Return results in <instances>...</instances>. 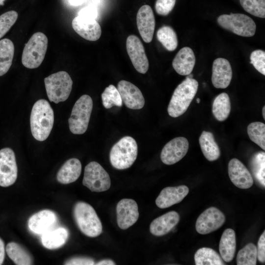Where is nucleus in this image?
<instances>
[{"mask_svg": "<svg viewBox=\"0 0 265 265\" xmlns=\"http://www.w3.org/2000/svg\"><path fill=\"white\" fill-rule=\"evenodd\" d=\"M54 122L53 111L46 100L36 101L31 111L30 129L32 136L38 141L45 140L50 134Z\"/></svg>", "mask_w": 265, "mask_h": 265, "instance_id": "nucleus-1", "label": "nucleus"}, {"mask_svg": "<svg viewBox=\"0 0 265 265\" xmlns=\"http://www.w3.org/2000/svg\"><path fill=\"white\" fill-rule=\"evenodd\" d=\"M198 87L196 80L186 77L173 92L167 108L168 114L176 118L185 113L196 94Z\"/></svg>", "mask_w": 265, "mask_h": 265, "instance_id": "nucleus-2", "label": "nucleus"}, {"mask_svg": "<svg viewBox=\"0 0 265 265\" xmlns=\"http://www.w3.org/2000/svg\"><path fill=\"white\" fill-rule=\"evenodd\" d=\"M137 145L133 138L126 136L121 138L111 148L109 159L112 166L118 170L130 167L136 159Z\"/></svg>", "mask_w": 265, "mask_h": 265, "instance_id": "nucleus-3", "label": "nucleus"}, {"mask_svg": "<svg viewBox=\"0 0 265 265\" xmlns=\"http://www.w3.org/2000/svg\"><path fill=\"white\" fill-rule=\"evenodd\" d=\"M73 214L78 227L85 235L94 238L102 233V223L95 210L89 204L77 202L74 207Z\"/></svg>", "mask_w": 265, "mask_h": 265, "instance_id": "nucleus-4", "label": "nucleus"}, {"mask_svg": "<svg viewBox=\"0 0 265 265\" xmlns=\"http://www.w3.org/2000/svg\"><path fill=\"white\" fill-rule=\"evenodd\" d=\"M48 40L43 33H34L25 44L22 63L27 68L35 69L42 63L48 47Z\"/></svg>", "mask_w": 265, "mask_h": 265, "instance_id": "nucleus-5", "label": "nucleus"}, {"mask_svg": "<svg viewBox=\"0 0 265 265\" xmlns=\"http://www.w3.org/2000/svg\"><path fill=\"white\" fill-rule=\"evenodd\" d=\"M44 83L49 100L55 104L64 102L68 98L73 86L70 75L63 71L45 78Z\"/></svg>", "mask_w": 265, "mask_h": 265, "instance_id": "nucleus-6", "label": "nucleus"}, {"mask_svg": "<svg viewBox=\"0 0 265 265\" xmlns=\"http://www.w3.org/2000/svg\"><path fill=\"white\" fill-rule=\"evenodd\" d=\"M93 108L92 98L83 95L75 103L68 120L72 133L81 134L86 131Z\"/></svg>", "mask_w": 265, "mask_h": 265, "instance_id": "nucleus-7", "label": "nucleus"}, {"mask_svg": "<svg viewBox=\"0 0 265 265\" xmlns=\"http://www.w3.org/2000/svg\"><path fill=\"white\" fill-rule=\"evenodd\" d=\"M217 23L222 28L238 35L253 36L256 32V25L250 17L241 13L223 14L217 18Z\"/></svg>", "mask_w": 265, "mask_h": 265, "instance_id": "nucleus-8", "label": "nucleus"}, {"mask_svg": "<svg viewBox=\"0 0 265 265\" xmlns=\"http://www.w3.org/2000/svg\"><path fill=\"white\" fill-rule=\"evenodd\" d=\"M82 185L92 192H103L108 190L111 185L110 177L98 162L91 161L84 168Z\"/></svg>", "mask_w": 265, "mask_h": 265, "instance_id": "nucleus-9", "label": "nucleus"}, {"mask_svg": "<svg viewBox=\"0 0 265 265\" xmlns=\"http://www.w3.org/2000/svg\"><path fill=\"white\" fill-rule=\"evenodd\" d=\"M18 168L14 151L9 148L0 150V186L8 187L16 181Z\"/></svg>", "mask_w": 265, "mask_h": 265, "instance_id": "nucleus-10", "label": "nucleus"}, {"mask_svg": "<svg viewBox=\"0 0 265 265\" xmlns=\"http://www.w3.org/2000/svg\"><path fill=\"white\" fill-rule=\"evenodd\" d=\"M225 221V215L221 211L215 207H210L199 216L195 229L199 234L206 235L220 228Z\"/></svg>", "mask_w": 265, "mask_h": 265, "instance_id": "nucleus-11", "label": "nucleus"}, {"mask_svg": "<svg viewBox=\"0 0 265 265\" xmlns=\"http://www.w3.org/2000/svg\"><path fill=\"white\" fill-rule=\"evenodd\" d=\"M189 148L187 139L183 136L177 137L167 143L160 154L161 161L166 165L174 164L182 159Z\"/></svg>", "mask_w": 265, "mask_h": 265, "instance_id": "nucleus-12", "label": "nucleus"}, {"mask_svg": "<svg viewBox=\"0 0 265 265\" xmlns=\"http://www.w3.org/2000/svg\"><path fill=\"white\" fill-rule=\"evenodd\" d=\"M126 49L135 70L141 74H145L149 68V61L144 46L139 38L134 35L128 36Z\"/></svg>", "mask_w": 265, "mask_h": 265, "instance_id": "nucleus-13", "label": "nucleus"}, {"mask_svg": "<svg viewBox=\"0 0 265 265\" xmlns=\"http://www.w3.org/2000/svg\"><path fill=\"white\" fill-rule=\"evenodd\" d=\"M117 222L119 227L126 230L137 220L139 217L136 202L131 199H123L116 206Z\"/></svg>", "mask_w": 265, "mask_h": 265, "instance_id": "nucleus-14", "label": "nucleus"}, {"mask_svg": "<svg viewBox=\"0 0 265 265\" xmlns=\"http://www.w3.org/2000/svg\"><path fill=\"white\" fill-rule=\"evenodd\" d=\"M117 89L122 102L128 108L139 109L144 106V97L140 89L132 83L121 80L118 83Z\"/></svg>", "mask_w": 265, "mask_h": 265, "instance_id": "nucleus-15", "label": "nucleus"}, {"mask_svg": "<svg viewBox=\"0 0 265 265\" xmlns=\"http://www.w3.org/2000/svg\"><path fill=\"white\" fill-rule=\"evenodd\" d=\"M228 174L233 184L241 189L251 187L254 183L253 177L245 166L238 159H231L228 164Z\"/></svg>", "mask_w": 265, "mask_h": 265, "instance_id": "nucleus-16", "label": "nucleus"}, {"mask_svg": "<svg viewBox=\"0 0 265 265\" xmlns=\"http://www.w3.org/2000/svg\"><path fill=\"white\" fill-rule=\"evenodd\" d=\"M72 25L74 30L86 40L97 41L101 35V27L95 19L78 16L73 19Z\"/></svg>", "mask_w": 265, "mask_h": 265, "instance_id": "nucleus-17", "label": "nucleus"}, {"mask_svg": "<svg viewBox=\"0 0 265 265\" xmlns=\"http://www.w3.org/2000/svg\"><path fill=\"white\" fill-rule=\"evenodd\" d=\"M138 30L143 41L150 43L153 39L155 27V19L151 7L148 5H142L136 15Z\"/></svg>", "mask_w": 265, "mask_h": 265, "instance_id": "nucleus-18", "label": "nucleus"}, {"mask_svg": "<svg viewBox=\"0 0 265 265\" xmlns=\"http://www.w3.org/2000/svg\"><path fill=\"white\" fill-rule=\"evenodd\" d=\"M232 70L229 61L225 58H217L212 64V82L214 87L224 89L230 84Z\"/></svg>", "mask_w": 265, "mask_h": 265, "instance_id": "nucleus-19", "label": "nucleus"}, {"mask_svg": "<svg viewBox=\"0 0 265 265\" xmlns=\"http://www.w3.org/2000/svg\"><path fill=\"white\" fill-rule=\"evenodd\" d=\"M188 192V187L185 185L165 187L157 198L156 204L160 209L169 208L181 202Z\"/></svg>", "mask_w": 265, "mask_h": 265, "instance_id": "nucleus-20", "label": "nucleus"}, {"mask_svg": "<svg viewBox=\"0 0 265 265\" xmlns=\"http://www.w3.org/2000/svg\"><path fill=\"white\" fill-rule=\"evenodd\" d=\"M56 220L55 213L49 210H44L32 215L28 219L29 229L33 233L42 235L51 230Z\"/></svg>", "mask_w": 265, "mask_h": 265, "instance_id": "nucleus-21", "label": "nucleus"}, {"mask_svg": "<svg viewBox=\"0 0 265 265\" xmlns=\"http://www.w3.org/2000/svg\"><path fill=\"white\" fill-rule=\"evenodd\" d=\"M180 217L175 211L169 212L155 219L150 225L151 234L162 236L169 233L179 222Z\"/></svg>", "mask_w": 265, "mask_h": 265, "instance_id": "nucleus-22", "label": "nucleus"}, {"mask_svg": "<svg viewBox=\"0 0 265 265\" xmlns=\"http://www.w3.org/2000/svg\"><path fill=\"white\" fill-rule=\"evenodd\" d=\"M195 63V56L189 47L182 48L172 61V66L180 75L187 76L191 73Z\"/></svg>", "mask_w": 265, "mask_h": 265, "instance_id": "nucleus-23", "label": "nucleus"}, {"mask_svg": "<svg viewBox=\"0 0 265 265\" xmlns=\"http://www.w3.org/2000/svg\"><path fill=\"white\" fill-rule=\"evenodd\" d=\"M81 171L80 161L76 158L67 160L58 170L56 179L62 184H69L77 181Z\"/></svg>", "mask_w": 265, "mask_h": 265, "instance_id": "nucleus-24", "label": "nucleus"}, {"mask_svg": "<svg viewBox=\"0 0 265 265\" xmlns=\"http://www.w3.org/2000/svg\"><path fill=\"white\" fill-rule=\"evenodd\" d=\"M236 239L235 231L228 228L223 232L219 245V250L222 259L226 263L232 261L235 257Z\"/></svg>", "mask_w": 265, "mask_h": 265, "instance_id": "nucleus-25", "label": "nucleus"}, {"mask_svg": "<svg viewBox=\"0 0 265 265\" xmlns=\"http://www.w3.org/2000/svg\"><path fill=\"white\" fill-rule=\"evenodd\" d=\"M199 141L202 152L209 161H213L219 158L220 149L212 132L203 131L199 137Z\"/></svg>", "mask_w": 265, "mask_h": 265, "instance_id": "nucleus-26", "label": "nucleus"}, {"mask_svg": "<svg viewBox=\"0 0 265 265\" xmlns=\"http://www.w3.org/2000/svg\"><path fill=\"white\" fill-rule=\"evenodd\" d=\"M68 238V231L63 227L49 230L43 234L41 242L43 245L49 249H54L62 246Z\"/></svg>", "mask_w": 265, "mask_h": 265, "instance_id": "nucleus-27", "label": "nucleus"}, {"mask_svg": "<svg viewBox=\"0 0 265 265\" xmlns=\"http://www.w3.org/2000/svg\"><path fill=\"white\" fill-rule=\"evenodd\" d=\"M14 54V46L9 39L0 40V76L6 74L10 69Z\"/></svg>", "mask_w": 265, "mask_h": 265, "instance_id": "nucleus-28", "label": "nucleus"}, {"mask_svg": "<svg viewBox=\"0 0 265 265\" xmlns=\"http://www.w3.org/2000/svg\"><path fill=\"white\" fill-rule=\"evenodd\" d=\"M231 109V101L229 95L222 93L213 100L212 112L215 118L220 122L224 121L229 116Z\"/></svg>", "mask_w": 265, "mask_h": 265, "instance_id": "nucleus-29", "label": "nucleus"}, {"mask_svg": "<svg viewBox=\"0 0 265 265\" xmlns=\"http://www.w3.org/2000/svg\"><path fill=\"white\" fill-rule=\"evenodd\" d=\"M8 257L17 265L32 264V259L27 251L19 244L15 242L8 243L6 246Z\"/></svg>", "mask_w": 265, "mask_h": 265, "instance_id": "nucleus-30", "label": "nucleus"}, {"mask_svg": "<svg viewBox=\"0 0 265 265\" xmlns=\"http://www.w3.org/2000/svg\"><path fill=\"white\" fill-rule=\"evenodd\" d=\"M196 265H223V260L213 249L208 247L199 249L194 255Z\"/></svg>", "mask_w": 265, "mask_h": 265, "instance_id": "nucleus-31", "label": "nucleus"}, {"mask_svg": "<svg viewBox=\"0 0 265 265\" xmlns=\"http://www.w3.org/2000/svg\"><path fill=\"white\" fill-rule=\"evenodd\" d=\"M250 166L256 180L264 187L265 186V153H255L250 161Z\"/></svg>", "mask_w": 265, "mask_h": 265, "instance_id": "nucleus-32", "label": "nucleus"}, {"mask_svg": "<svg viewBox=\"0 0 265 265\" xmlns=\"http://www.w3.org/2000/svg\"><path fill=\"white\" fill-rule=\"evenodd\" d=\"M158 40L169 51H174L178 46L177 34L169 26H164L159 28L157 32Z\"/></svg>", "mask_w": 265, "mask_h": 265, "instance_id": "nucleus-33", "label": "nucleus"}, {"mask_svg": "<svg viewBox=\"0 0 265 265\" xmlns=\"http://www.w3.org/2000/svg\"><path fill=\"white\" fill-rule=\"evenodd\" d=\"M257 259V249L253 243H249L241 249L237 256L238 265H255Z\"/></svg>", "mask_w": 265, "mask_h": 265, "instance_id": "nucleus-34", "label": "nucleus"}, {"mask_svg": "<svg viewBox=\"0 0 265 265\" xmlns=\"http://www.w3.org/2000/svg\"><path fill=\"white\" fill-rule=\"evenodd\" d=\"M250 140L265 150V125L260 122H254L248 125L247 128Z\"/></svg>", "mask_w": 265, "mask_h": 265, "instance_id": "nucleus-35", "label": "nucleus"}, {"mask_svg": "<svg viewBox=\"0 0 265 265\" xmlns=\"http://www.w3.org/2000/svg\"><path fill=\"white\" fill-rule=\"evenodd\" d=\"M104 106L109 109L115 106L120 107L122 106V100L117 88L110 84L106 87L101 95Z\"/></svg>", "mask_w": 265, "mask_h": 265, "instance_id": "nucleus-36", "label": "nucleus"}, {"mask_svg": "<svg viewBox=\"0 0 265 265\" xmlns=\"http://www.w3.org/2000/svg\"><path fill=\"white\" fill-rule=\"evenodd\" d=\"M245 11L262 18L265 17V0H239Z\"/></svg>", "mask_w": 265, "mask_h": 265, "instance_id": "nucleus-37", "label": "nucleus"}, {"mask_svg": "<svg viewBox=\"0 0 265 265\" xmlns=\"http://www.w3.org/2000/svg\"><path fill=\"white\" fill-rule=\"evenodd\" d=\"M18 17L14 10L7 11L0 15V39L2 37L15 23Z\"/></svg>", "mask_w": 265, "mask_h": 265, "instance_id": "nucleus-38", "label": "nucleus"}, {"mask_svg": "<svg viewBox=\"0 0 265 265\" xmlns=\"http://www.w3.org/2000/svg\"><path fill=\"white\" fill-rule=\"evenodd\" d=\"M250 63L260 73L265 75V52L261 50H255L251 53Z\"/></svg>", "mask_w": 265, "mask_h": 265, "instance_id": "nucleus-39", "label": "nucleus"}, {"mask_svg": "<svg viewBox=\"0 0 265 265\" xmlns=\"http://www.w3.org/2000/svg\"><path fill=\"white\" fill-rule=\"evenodd\" d=\"M176 0H157L155 9L160 15H167L174 8Z\"/></svg>", "mask_w": 265, "mask_h": 265, "instance_id": "nucleus-40", "label": "nucleus"}, {"mask_svg": "<svg viewBox=\"0 0 265 265\" xmlns=\"http://www.w3.org/2000/svg\"><path fill=\"white\" fill-rule=\"evenodd\" d=\"M257 258L262 263L265 262V232L260 236L258 242Z\"/></svg>", "mask_w": 265, "mask_h": 265, "instance_id": "nucleus-41", "label": "nucleus"}, {"mask_svg": "<svg viewBox=\"0 0 265 265\" xmlns=\"http://www.w3.org/2000/svg\"><path fill=\"white\" fill-rule=\"evenodd\" d=\"M65 265H92L94 261L92 259L87 257H75L66 261Z\"/></svg>", "mask_w": 265, "mask_h": 265, "instance_id": "nucleus-42", "label": "nucleus"}, {"mask_svg": "<svg viewBox=\"0 0 265 265\" xmlns=\"http://www.w3.org/2000/svg\"><path fill=\"white\" fill-rule=\"evenodd\" d=\"M78 16L96 20L98 16V13L94 8L86 7L82 8L79 12Z\"/></svg>", "mask_w": 265, "mask_h": 265, "instance_id": "nucleus-43", "label": "nucleus"}, {"mask_svg": "<svg viewBox=\"0 0 265 265\" xmlns=\"http://www.w3.org/2000/svg\"><path fill=\"white\" fill-rule=\"evenodd\" d=\"M5 258V246L4 243L1 238H0V265H2Z\"/></svg>", "mask_w": 265, "mask_h": 265, "instance_id": "nucleus-44", "label": "nucleus"}, {"mask_svg": "<svg viewBox=\"0 0 265 265\" xmlns=\"http://www.w3.org/2000/svg\"><path fill=\"white\" fill-rule=\"evenodd\" d=\"M97 265H114L115 263L111 260H104L96 264Z\"/></svg>", "mask_w": 265, "mask_h": 265, "instance_id": "nucleus-45", "label": "nucleus"}, {"mask_svg": "<svg viewBox=\"0 0 265 265\" xmlns=\"http://www.w3.org/2000/svg\"><path fill=\"white\" fill-rule=\"evenodd\" d=\"M84 0H69L70 3L73 5H77L82 3Z\"/></svg>", "mask_w": 265, "mask_h": 265, "instance_id": "nucleus-46", "label": "nucleus"}, {"mask_svg": "<svg viewBox=\"0 0 265 265\" xmlns=\"http://www.w3.org/2000/svg\"><path fill=\"white\" fill-rule=\"evenodd\" d=\"M262 114L264 119H265V106H264L262 109Z\"/></svg>", "mask_w": 265, "mask_h": 265, "instance_id": "nucleus-47", "label": "nucleus"}, {"mask_svg": "<svg viewBox=\"0 0 265 265\" xmlns=\"http://www.w3.org/2000/svg\"><path fill=\"white\" fill-rule=\"evenodd\" d=\"M4 1H5V0H0V5H3Z\"/></svg>", "mask_w": 265, "mask_h": 265, "instance_id": "nucleus-48", "label": "nucleus"}, {"mask_svg": "<svg viewBox=\"0 0 265 265\" xmlns=\"http://www.w3.org/2000/svg\"><path fill=\"white\" fill-rule=\"evenodd\" d=\"M196 102L199 104L200 102V99L199 98H197Z\"/></svg>", "mask_w": 265, "mask_h": 265, "instance_id": "nucleus-49", "label": "nucleus"}]
</instances>
